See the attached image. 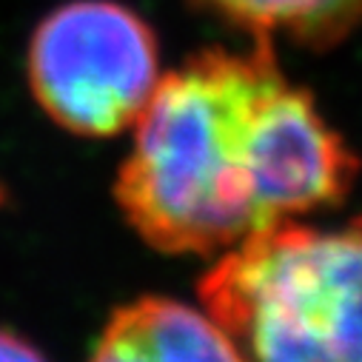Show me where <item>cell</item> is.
Returning <instances> with one entry per match:
<instances>
[{
  "label": "cell",
  "mask_w": 362,
  "mask_h": 362,
  "mask_svg": "<svg viewBox=\"0 0 362 362\" xmlns=\"http://www.w3.org/2000/svg\"><path fill=\"white\" fill-rule=\"evenodd\" d=\"M254 40L283 35L297 46L328 49L362 26V0H197Z\"/></svg>",
  "instance_id": "5"
},
{
  "label": "cell",
  "mask_w": 362,
  "mask_h": 362,
  "mask_svg": "<svg viewBox=\"0 0 362 362\" xmlns=\"http://www.w3.org/2000/svg\"><path fill=\"white\" fill-rule=\"evenodd\" d=\"M157 80L151 26L115 0H69L32 35V95L71 134L112 137L134 126Z\"/></svg>",
  "instance_id": "3"
},
{
  "label": "cell",
  "mask_w": 362,
  "mask_h": 362,
  "mask_svg": "<svg viewBox=\"0 0 362 362\" xmlns=\"http://www.w3.org/2000/svg\"><path fill=\"white\" fill-rule=\"evenodd\" d=\"M134 129L115 197L163 254L226 251L277 220L342 203L359 174L311 92L277 69L271 40L189 57L157 80Z\"/></svg>",
  "instance_id": "1"
},
{
  "label": "cell",
  "mask_w": 362,
  "mask_h": 362,
  "mask_svg": "<svg viewBox=\"0 0 362 362\" xmlns=\"http://www.w3.org/2000/svg\"><path fill=\"white\" fill-rule=\"evenodd\" d=\"M203 311L243 356L362 359V217L339 231L277 220L220 251Z\"/></svg>",
  "instance_id": "2"
},
{
  "label": "cell",
  "mask_w": 362,
  "mask_h": 362,
  "mask_svg": "<svg viewBox=\"0 0 362 362\" xmlns=\"http://www.w3.org/2000/svg\"><path fill=\"white\" fill-rule=\"evenodd\" d=\"M103 362L143 359H243L228 334L206 314L168 297H137L103 325L95 351Z\"/></svg>",
  "instance_id": "4"
},
{
  "label": "cell",
  "mask_w": 362,
  "mask_h": 362,
  "mask_svg": "<svg viewBox=\"0 0 362 362\" xmlns=\"http://www.w3.org/2000/svg\"><path fill=\"white\" fill-rule=\"evenodd\" d=\"M0 359H43V351H37L23 334L0 328Z\"/></svg>",
  "instance_id": "6"
}]
</instances>
